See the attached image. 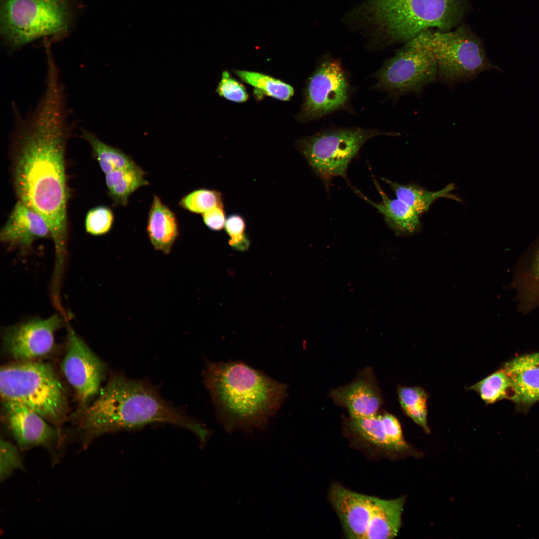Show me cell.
Returning a JSON list of instances; mask_svg holds the SVG:
<instances>
[{
	"instance_id": "5",
	"label": "cell",
	"mask_w": 539,
	"mask_h": 539,
	"mask_svg": "<svg viewBox=\"0 0 539 539\" xmlns=\"http://www.w3.org/2000/svg\"><path fill=\"white\" fill-rule=\"evenodd\" d=\"M0 392L3 401L25 405L59 432L67 402L63 386L49 364L32 360L1 367Z\"/></svg>"
},
{
	"instance_id": "12",
	"label": "cell",
	"mask_w": 539,
	"mask_h": 539,
	"mask_svg": "<svg viewBox=\"0 0 539 539\" xmlns=\"http://www.w3.org/2000/svg\"><path fill=\"white\" fill-rule=\"evenodd\" d=\"M62 323L57 315L32 319L6 329L3 343L16 361H32L47 355L54 344V335Z\"/></svg>"
},
{
	"instance_id": "29",
	"label": "cell",
	"mask_w": 539,
	"mask_h": 539,
	"mask_svg": "<svg viewBox=\"0 0 539 539\" xmlns=\"http://www.w3.org/2000/svg\"><path fill=\"white\" fill-rule=\"evenodd\" d=\"M183 209L196 214H203L218 206H224L222 193L215 190L201 188L184 196L179 202Z\"/></svg>"
},
{
	"instance_id": "8",
	"label": "cell",
	"mask_w": 539,
	"mask_h": 539,
	"mask_svg": "<svg viewBox=\"0 0 539 539\" xmlns=\"http://www.w3.org/2000/svg\"><path fill=\"white\" fill-rule=\"evenodd\" d=\"M392 135L376 129H337L302 137L296 147L312 170L327 186L335 177L346 179L348 166L361 146L379 135Z\"/></svg>"
},
{
	"instance_id": "23",
	"label": "cell",
	"mask_w": 539,
	"mask_h": 539,
	"mask_svg": "<svg viewBox=\"0 0 539 539\" xmlns=\"http://www.w3.org/2000/svg\"><path fill=\"white\" fill-rule=\"evenodd\" d=\"M145 176V171L137 164L105 174L108 194L114 205L126 206L133 193L148 185Z\"/></svg>"
},
{
	"instance_id": "34",
	"label": "cell",
	"mask_w": 539,
	"mask_h": 539,
	"mask_svg": "<svg viewBox=\"0 0 539 539\" xmlns=\"http://www.w3.org/2000/svg\"><path fill=\"white\" fill-rule=\"evenodd\" d=\"M203 222L211 230L220 231L225 227L226 217L224 206L214 207L202 214Z\"/></svg>"
},
{
	"instance_id": "9",
	"label": "cell",
	"mask_w": 539,
	"mask_h": 539,
	"mask_svg": "<svg viewBox=\"0 0 539 539\" xmlns=\"http://www.w3.org/2000/svg\"><path fill=\"white\" fill-rule=\"evenodd\" d=\"M429 29L409 41L377 73V86L394 97L419 93L437 79L434 58L427 44Z\"/></svg>"
},
{
	"instance_id": "15",
	"label": "cell",
	"mask_w": 539,
	"mask_h": 539,
	"mask_svg": "<svg viewBox=\"0 0 539 539\" xmlns=\"http://www.w3.org/2000/svg\"><path fill=\"white\" fill-rule=\"evenodd\" d=\"M329 495L347 538L365 539L379 498L355 493L337 484L331 487Z\"/></svg>"
},
{
	"instance_id": "28",
	"label": "cell",
	"mask_w": 539,
	"mask_h": 539,
	"mask_svg": "<svg viewBox=\"0 0 539 539\" xmlns=\"http://www.w3.org/2000/svg\"><path fill=\"white\" fill-rule=\"evenodd\" d=\"M404 412L429 433L427 423V393L419 387H400L397 391Z\"/></svg>"
},
{
	"instance_id": "10",
	"label": "cell",
	"mask_w": 539,
	"mask_h": 539,
	"mask_svg": "<svg viewBox=\"0 0 539 539\" xmlns=\"http://www.w3.org/2000/svg\"><path fill=\"white\" fill-rule=\"evenodd\" d=\"M348 97V83L340 63L326 58L309 78L296 118L300 122L318 118L343 107Z\"/></svg>"
},
{
	"instance_id": "32",
	"label": "cell",
	"mask_w": 539,
	"mask_h": 539,
	"mask_svg": "<svg viewBox=\"0 0 539 539\" xmlns=\"http://www.w3.org/2000/svg\"><path fill=\"white\" fill-rule=\"evenodd\" d=\"M18 448L7 441L0 440V480L1 482L7 479L15 470L23 469V465Z\"/></svg>"
},
{
	"instance_id": "7",
	"label": "cell",
	"mask_w": 539,
	"mask_h": 539,
	"mask_svg": "<svg viewBox=\"0 0 539 539\" xmlns=\"http://www.w3.org/2000/svg\"><path fill=\"white\" fill-rule=\"evenodd\" d=\"M427 44L436 63L437 79L450 86L473 80L483 72L502 71L487 58L482 41L464 27L429 29Z\"/></svg>"
},
{
	"instance_id": "19",
	"label": "cell",
	"mask_w": 539,
	"mask_h": 539,
	"mask_svg": "<svg viewBox=\"0 0 539 539\" xmlns=\"http://www.w3.org/2000/svg\"><path fill=\"white\" fill-rule=\"evenodd\" d=\"M48 236L50 230L44 219L18 200L0 232L2 242L22 248H29L36 240Z\"/></svg>"
},
{
	"instance_id": "24",
	"label": "cell",
	"mask_w": 539,
	"mask_h": 539,
	"mask_svg": "<svg viewBox=\"0 0 539 539\" xmlns=\"http://www.w3.org/2000/svg\"><path fill=\"white\" fill-rule=\"evenodd\" d=\"M381 179L389 185L397 198L419 215L427 212L433 203L439 198H446L460 201L458 198L451 194L455 188L453 184H448L440 190L431 191L413 184L404 185L385 178Z\"/></svg>"
},
{
	"instance_id": "27",
	"label": "cell",
	"mask_w": 539,
	"mask_h": 539,
	"mask_svg": "<svg viewBox=\"0 0 539 539\" xmlns=\"http://www.w3.org/2000/svg\"><path fill=\"white\" fill-rule=\"evenodd\" d=\"M469 389L476 391L486 404L504 399L511 400L512 396L511 382L502 367Z\"/></svg>"
},
{
	"instance_id": "4",
	"label": "cell",
	"mask_w": 539,
	"mask_h": 539,
	"mask_svg": "<svg viewBox=\"0 0 539 539\" xmlns=\"http://www.w3.org/2000/svg\"><path fill=\"white\" fill-rule=\"evenodd\" d=\"M465 6V0H365L347 19L375 39L406 43L430 28L450 30Z\"/></svg>"
},
{
	"instance_id": "16",
	"label": "cell",
	"mask_w": 539,
	"mask_h": 539,
	"mask_svg": "<svg viewBox=\"0 0 539 539\" xmlns=\"http://www.w3.org/2000/svg\"><path fill=\"white\" fill-rule=\"evenodd\" d=\"M507 287L515 292L519 312L526 315L539 307V236L519 257Z\"/></svg>"
},
{
	"instance_id": "21",
	"label": "cell",
	"mask_w": 539,
	"mask_h": 539,
	"mask_svg": "<svg viewBox=\"0 0 539 539\" xmlns=\"http://www.w3.org/2000/svg\"><path fill=\"white\" fill-rule=\"evenodd\" d=\"M146 231L156 251L169 254L179 236L175 213L157 195L153 196L149 211Z\"/></svg>"
},
{
	"instance_id": "22",
	"label": "cell",
	"mask_w": 539,
	"mask_h": 539,
	"mask_svg": "<svg viewBox=\"0 0 539 539\" xmlns=\"http://www.w3.org/2000/svg\"><path fill=\"white\" fill-rule=\"evenodd\" d=\"M404 503L403 497L388 500L379 498L365 539L394 538L401 526Z\"/></svg>"
},
{
	"instance_id": "31",
	"label": "cell",
	"mask_w": 539,
	"mask_h": 539,
	"mask_svg": "<svg viewBox=\"0 0 539 539\" xmlns=\"http://www.w3.org/2000/svg\"><path fill=\"white\" fill-rule=\"evenodd\" d=\"M224 228L230 237L229 244L232 248L241 252L248 250L250 241L246 234V223L242 216L233 214L228 216Z\"/></svg>"
},
{
	"instance_id": "33",
	"label": "cell",
	"mask_w": 539,
	"mask_h": 539,
	"mask_svg": "<svg viewBox=\"0 0 539 539\" xmlns=\"http://www.w3.org/2000/svg\"><path fill=\"white\" fill-rule=\"evenodd\" d=\"M216 91L220 96L234 102L243 103L249 98L244 85L232 77L227 70L223 71Z\"/></svg>"
},
{
	"instance_id": "20",
	"label": "cell",
	"mask_w": 539,
	"mask_h": 539,
	"mask_svg": "<svg viewBox=\"0 0 539 539\" xmlns=\"http://www.w3.org/2000/svg\"><path fill=\"white\" fill-rule=\"evenodd\" d=\"M373 181L382 199L380 203L372 201L358 190L352 188L358 196L375 207L382 215L388 226L396 234L410 235L418 231L421 226L419 215L398 198H390L377 181L374 179Z\"/></svg>"
},
{
	"instance_id": "25",
	"label": "cell",
	"mask_w": 539,
	"mask_h": 539,
	"mask_svg": "<svg viewBox=\"0 0 539 539\" xmlns=\"http://www.w3.org/2000/svg\"><path fill=\"white\" fill-rule=\"evenodd\" d=\"M82 133L89 144L101 170L105 174L137 164L130 156L102 141L88 131L82 129Z\"/></svg>"
},
{
	"instance_id": "18",
	"label": "cell",
	"mask_w": 539,
	"mask_h": 539,
	"mask_svg": "<svg viewBox=\"0 0 539 539\" xmlns=\"http://www.w3.org/2000/svg\"><path fill=\"white\" fill-rule=\"evenodd\" d=\"M502 367L512 385L511 401L517 411L527 413L539 401V351L516 356Z\"/></svg>"
},
{
	"instance_id": "30",
	"label": "cell",
	"mask_w": 539,
	"mask_h": 539,
	"mask_svg": "<svg viewBox=\"0 0 539 539\" xmlns=\"http://www.w3.org/2000/svg\"><path fill=\"white\" fill-rule=\"evenodd\" d=\"M113 222L114 215L112 210L105 206H99L91 209L87 212L85 219V228L90 235L101 236L111 230Z\"/></svg>"
},
{
	"instance_id": "2",
	"label": "cell",
	"mask_w": 539,
	"mask_h": 539,
	"mask_svg": "<svg viewBox=\"0 0 539 539\" xmlns=\"http://www.w3.org/2000/svg\"><path fill=\"white\" fill-rule=\"evenodd\" d=\"M155 423L186 428L202 443L211 433L202 423L164 400L150 383L115 375L86 411L82 423L85 433L84 447L103 434Z\"/></svg>"
},
{
	"instance_id": "3",
	"label": "cell",
	"mask_w": 539,
	"mask_h": 539,
	"mask_svg": "<svg viewBox=\"0 0 539 539\" xmlns=\"http://www.w3.org/2000/svg\"><path fill=\"white\" fill-rule=\"evenodd\" d=\"M203 379L228 432L266 427L287 395L286 384L240 361L208 362Z\"/></svg>"
},
{
	"instance_id": "11",
	"label": "cell",
	"mask_w": 539,
	"mask_h": 539,
	"mask_svg": "<svg viewBox=\"0 0 539 539\" xmlns=\"http://www.w3.org/2000/svg\"><path fill=\"white\" fill-rule=\"evenodd\" d=\"M66 343L61 369L80 403L85 405L99 391L105 366L71 328L68 331Z\"/></svg>"
},
{
	"instance_id": "1",
	"label": "cell",
	"mask_w": 539,
	"mask_h": 539,
	"mask_svg": "<svg viewBox=\"0 0 539 539\" xmlns=\"http://www.w3.org/2000/svg\"><path fill=\"white\" fill-rule=\"evenodd\" d=\"M69 136L63 88L49 82L36 111L13 137L12 182L17 200L47 223L59 259L68 231L65 153Z\"/></svg>"
},
{
	"instance_id": "17",
	"label": "cell",
	"mask_w": 539,
	"mask_h": 539,
	"mask_svg": "<svg viewBox=\"0 0 539 539\" xmlns=\"http://www.w3.org/2000/svg\"><path fill=\"white\" fill-rule=\"evenodd\" d=\"M345 425L352 434L381 449L400 452L408 447L400 422L389 413L379 412L362 418L349 417Z\"/></svg>"
},
{
	"instance_id": "13",
	"label": "cell",
	"mask_w": 539,
	"mask_h": 539,
	"mask_svg": "<svg viewBox=\"0 0 539 539\" xmlns=\"http://www.w3.org/2000/svg\"><path fill=\"white\" fill-rule=\"evenodd\" d=\"M3 401L6 423L19 449L48 448L56 441L60 443L58 430L37 413L18 402Z\"/></svg>"
},
{
	"instance_id": "14",
	"label": "cell",
	"mask_w": 539,
	"mask_h": 539,
	"mask_svg": "<svg viewBox=\"0 0 539 539\" xmlns=\"http://www.w3.org/2000/svg\"><path fill=\"white\" fill-rule=\"evenodd\" d=\"M329 396L334 402L345 408L351 418H362L380 412L383 400L371 368L360 371L352 382L332 389Z\"/></svg>"
},
{
	"instance_id": "6",
	"label": "cell",
	"mask_w": 539,
	"mask_h": 539,
	"mask_svg": "<svg viewBox=\"0 0 539 539\" xmlns=\"http://www.w3.org/2000/svg\"><path fill=\"white\" fill-rule=\"evenodd\" d=\"M66 0H1L0 31L12 48L40 37L58 36L70 18Z\"/></svg>"
},
{
	"instance_id": "26",
	"label": "cell",
	"mask_w": 539,
	"mask_h": 539,
	"mask_svg": "<svg viewBox=\"0 0 539 539\" xmlns=\"http://www.w3.org/2000/svg\"><path fill=\"white\" fill-rule=\"evenodd\" d=\"M243 82L263 94L281 101H288L294 94L293 88L288 83L270 75L246 70H233Z\"/></svg>"
}]
</instances>
